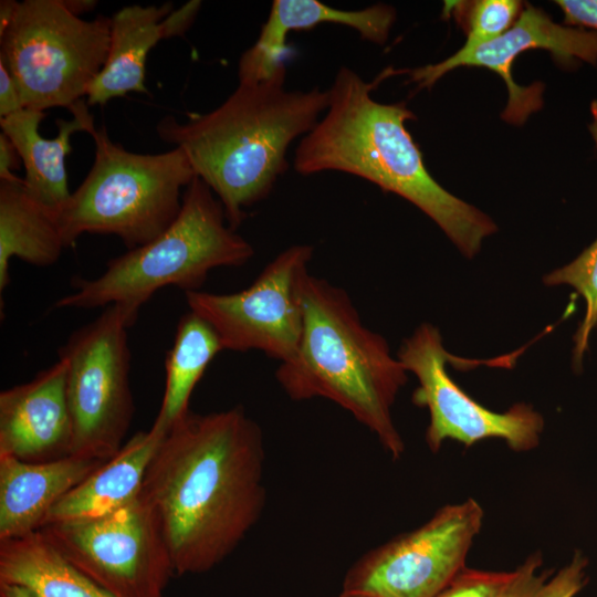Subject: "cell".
<instances>
[{
	"label": "cell",
	"mask_w": 597,
	"mask_h": 597,
	"mask_svg": "<svg viewBox=\"0 0 597 597\" xmlns=\"http://www.w3.org/2000/svg\"><path fill=\"white\" fill-rule=\"evenodd\" d=\"M260 426L241 406L187 411L167 430L140 494L157 512L175 575L224 561L260 520L266 500Z\"/></svg>",
	"instance_id": "1"
},
{
	"label": "cell",
	"mask_w": 597,
	"mask_h": 597,
	"mask_svg": "<svg viewBox=\"0 0 597 597\" xmlns=\"http://www.w3.org/2000/svg\"><path fill=\"white\" fill-rule=\"evenodd\" d=\"M390 71L368 83L349 67H339L328 88L324 116L295 149L294 169L304 176L342 171L396 193L432 219L463 255L473 258L496 226L430 175L407 130L406 122L416 116L406 103L387 104L371 97Z\"/></svg>",
	"instance_id": "2"
},
{
	"label": "cell",
	"mask_w": 597,
	"mask_h": 597,
	"mask_svg": "<svg viewBox=\"0 0 597 597\" xmlns=\"http://www.w3.org/2000/svg\"><path fill=\"white\" fill-rule=\"evenodd\" d=\"M285 73L239 81L216 109L188 114L185 123L166 116L156 126L160 139L184 150L233 230L249 207L270 195L289 167L290 145L315 127L329 104L328 90H285Z\"/></svg>",
	"instance_id": "3"
},
{
	"label": "cell",
	"mask_w": 597,
	"mask_h": 597,
	"mask_svg": "<svg viewBox=\"0 0 597 597\" xmlns=\"http://www.w3.org/2000/svg\"><path fill=\"white\" fill-rule=\"evenodd\" d=\"M303 331L293 357L275 378L293 400L325 398L348 411L392 459L405 451L391 416L408 380L387 341L366 327L347 292L308 274L303 284Z\"/></svg>",
	"instance_id": "4"
},
{
	"label": "cell",
	"mask_w": 597,
	"mask_h": 597,
	"mask_svg": "<svg viewBox=\"0 0 597 597\" xmlns=\"http://www.w3.org/2000/svg\"><path fill=\"white\" fill-rule=\"evenodd\" d=\"M253 254L252 244L229 227L213 191L196 176L184 190L179 214L161 234L108 261L100 276L75 277L74 292L55 307L128 303L140 308L165 286L198 291L211 270L242 265Z\"/></svg>",
	"instance_id": "5"
},
{
	"label": "cell",
	"mask_w": 597,
	"mask_h": 597,
	"mask_svg": "<svg viewBox=\"0 0 597 597\" xmlns=\"http://www.w3.org/2000/svg\"><path fill=\"white\" fill-rule=\"evenodd\" d=\"M93 165L56 214L65 248L84 233L118 237L128 250L145 245L177 218L182 188L196 177L184 150L137 154L109 139L105 127L92 134Z\"/></svg>",
	"instance_id": "6"
},
{
	"label": "cell",
	"mask_w": 597,
	"mask_h": 597,
	"mask_svg": "<svg viewBox=\"0 0 597 597\" xmlns=\"http://www.w3.org/2000/svg\"><path fill=\"white\" fill-rule=\"evenodd\" d=\"M111 21L83 20L62 0H24L0 34V60L11 73L23 108L72 107L105 65Z\"/></svg>",
	"instance_id": "7"
},
{
	"label": "cell",
	"mask_w": 597,
	"mask_h": 597,
	"mask_svg": "<svg viewBox=\"0 0 597 597\" xmlns=\"http://www.w3.org/2000/svg\"><path fill=\"white\" fill-rule=\"evenodd\" d=\"M139 310L128 303L106 306L59 350L67 364L71 454L106 461L124 444L135 411L127 329Z\"/></svg>",
	"instance_id": "8"
},
{
	"label": "cell",
	"mask_w": 597,
	"mask_h": 597,
	"mask_svg": "<svg viewBox=\"0 0 597 597\" xmlns=\"http://www.w3.org/2000/svg\"><path fill=\"white\" fill-rule=\"evenodd\" d=\"M39 531L114 597H163L175 575L158 514L140 493L105 515L49 523Z\"/></svg>",
	"instance_id": "9"
},
{
	"label": "cell",
	"mask_w": 597,
	"mask_h": 597,
	"mask_svg": "<svg viewBox=\"0 0 597 597\" xmlns=\"http://www.w3.org/2000/svg\"><path fill=\"white\" fill-rule=\"evenodd\" d=\"M483 516L473 499L442 506L421 526L359 557L347 570L342 591L363 597H436L467 567Z\"/></svg>",
	"instance_id": "10"
},
{
	"label": "cell",
	"mask_w": 597,
	"mask_h": 597,
	"mask_svg": "<svg viewBox=\"0 0 597 597\" xmlns=\"http://www.w3.org/2000/svg\"><path fill=\"white\" fill-rule=\"evenodd\" d=\"M313 254L310 244L285 249L239 292H186L189 311L213 327L224 349L260 350L280 363L287 362L302 336V290Z\"/></svg>",
	"instance_id": "11"
},
{
	"label": "cell",
	"mask_w": 597,
	"mask_h": 597,
	"mask_svg": "<svg viewBox=\"0 0 597 597\" xmlns=\"http://www.w3.org/2000/svg\"><path fill=\"white\" fill-rule=\"evenodd\" d=\"M452 356L444 349L439 329L420 324L406 338L398 359L418 379L412 402L429 411L426 442L432 452L446 440L471 447L488 439H501L516 452L536 448L544 429V419L532 406L520 402L504 412H496L470 397L447 371Z\"/></svg>",
	"instance_id": "12"
},
{
	"label": "cell",
	"mask_w": 597,
	"mask_h": 597,
	"mask_svg": "<svg viewBox=\"0 0 597 597\" xmlns=\"http://www.w3.org/2000/svg\"><path fill=\"white\" fill-rule=\"evenodd\" d=\"M546 50L557 62L570 65L576 60L597 64V31L554 22L542 9L526 4L515 23L502 35L475 48L413 69L410 78L419 87H431L446 73L460 66L485 67L504 81L509 102L502 114L504 121L521 125L542 107L543 85L520 86L512 75L515 59L528 50Z\"/></svg>",
	"instance_id": "13"
},
{
	"label": "cell",
	"mask_w": 597,
	"mask_h": 597,
	"mask_svg": "<svg viewBox=\"0 0 597 597\" xmlns=\"http://www.w3.org/2000/svg\"><path fill=\"white\" fill-rule=\"evenodd\" d=\"M67 364L60 358L30 381L0 392V457L43 462L71 454Z\"/></svg>",
	"instance_id": "14"
},
{
	"label": "cell",
	"mask_w": 597,
	"mask_h": 597,
	"mask_svg": "<svg viewBox=\"0 0 597 597\" xmlns=\"http://www.w3.org/2000/svg\"><path fill=\"white\" fill-rule=\"evenodd\" d=\"M396 12L387 4L360 10H342L318 0H274L255 43L239 61V81H261L286 70L287 35L334 23L356 30L363 40L384 44L395 22Z\"/></svg>",
	"instance_id": "15"
},
{
	"label": "cell",
	"mask_w": 597,
	"mask_h": 597,
	"mask_svg": "<svg viewBox=\"0 0 597 597\" xmlns=\"http://www.w3.org/2000/svg\"><path fill=\"white\" fill-rule=\"evenodd\" d=\"M103 462L74 454L43 462L0 457V541L38 532L51 509Z\"/></svg>",
	"instance_id": "16"
},
{
	"label": "cell",
	"mask_w": 597,
	"mask_h": 597,
	"mask_svg": "<svg viewBox=\"0 0 597 597\" xmlns=\"http://www.w3.org/2000/svg\"><path fill=\"white\" fill-rule=\"evenodd\" d=\"M86 101H80L70 111L71 121L59 118L55 124L57 135L48 139L40 135L39 125L44 112L23 108L8 117L0 118L2 133L15 146L25 169L23 186L41 205L55 212L64 207L71 193L65 168L66 156L71 153V136L76 132L90 135L96 129Z\"/></svg>",
	"instance_id": "17"
},
{
	"label": "cell",
	"mask_w": 597,
	"mask_h": 597,
	"mask_svg": "<svg viewBox=\"0 0 597 597\" xmlns=\"http://www.w3.org/2000/svg\"><path fill=\"white\" fill-rule=\"evenodd\" d=\"M166 432L167 429L154 422L150 429L135 433L51 509L44 525L102 516L137 498Z\"/></svg>",
	"instance_id": "18"
},
{
	"label": "cell",
	"mask_w": 597,
	"mask_h": 597,
	"mask_svg": "<svg viewBox=\"0 0 597 597\" xmlns=\"http://www.w3.org/2000/svg\"><path fill=\"white\" fill-rule=\"evenodd\" d=\"M171 11V2L159 7L132 4L109 18L107 59L87 91V105H104L129 92L149 94L145 85L147 55L163 40L160 22Z\"/></svg>",
	"instance_id": "19"
},
{
	"label": "cell",
	"mask_w": 597,
	"mask_h": 597,
	"mask_svg": "<svg viewBox=\"0 0 597 597\" xmlns=\"http://www.w3.org/2000/svg\"><path fill=\"white\" fill-rule=\"evenodd\" d=\"M64 248L56 213L27 191L23 179L0 180V292L10 282L12 258L49 266Z\"/></svg>",
	"instance_id": "20"
},
{
	"label": "cell",
	"mask_w": 597,
	"mask_h": 597,
	"mask_svg": "<svg viewBox=\"0 0 597 597\" xmlns=\"http://www.w3.org/2000/svg\"><path fill=\"white\" fill-rule=\"evenodd\" d=\"M0 584L23 586L40 597H114L72 566L40 531L0 541Z\"/></svg>",
	"instance_id": "21"
},
{
	"label": "cell",
	"mask_w": 597,
	"mask_h": 597,
	"mask_svg": "<svg viewBox=\"0 0 597 597\" xmlns=\"http://www.w3.org/2000/svg\"><path fill=\"white\" fill-rule=\"evenodd\" d=\"M224 350L213 327L189 311L179 321L165 360L166 383L155 423L165 429L190 410L189 400L212 359Z\"/></svg>",
	"instance_id": "22"
},
{
	"label": "cell",
	"mask_w": 597,
	"mask_h": 597,
	"mask_svg": "<svg viewBox=\"0 0 597 597\" xmlns=\"http://www.w3.org/2000/svg\"><path fill=\"white\" fill-rule=\"evenodd\" d=\"M542 556L530 555L509 572H491L468 566L436 597H522L546 572H541Z\"/></svg>",
	"instance_id": "23"
},
{
	"label": "cell",
	"mask_w": 597,
	"mask_h": 597,
	"mask_svg": "<svg viewBox=\"0 0 597 597\" xmlns=\"http://www.w3.org/2000/svg\"><path fill=\"white\" fill-rule=\"evenodd\" d=\"M523 8L517 0L448 2L444 13L453 14L467 32L464 45L455 53L467 54L502 35L515 23Z\"/></svg>",
	"instance_id": "24"
},
{
	"label": "cell",
	"mask_w": 597,
	"mask_h": 597,
	"mask_svg": "<svg viewBox=\"0 0 597 597\" xmlns=\"http://www.w3.org/2000/svg\"><path fill=\"white\" fill-rule=\"evenodd\" d=\"M543 282L549 286L569 285L585 300V317L574 336L573 360L579 368L590 333L597 325V239L574 261L546 274Z\"/></svg>",
	"instance_id": "25"
},
{
	"label": "cell",
	"mask_w": 597,
	"mask_h": 597,
	"mask_svg": "<svg viewBox=\"0 0 597 597\" xmlns=\"http://www.w3.org/2000/svg\"><path fill=\"white\" fill-rule=\"evenodd\" d=\"M587 558L576 552L555 574L544 576L522 597H575L587 583Z\"/></svg>",
	"instance_id": "26"
},
{
	"label": "cell",
	"mask_w": 597,
	"mask_h": 597,
	"mask_svg": "<svg viewBox=\"0 0 597 597\" xmlns=\"http://www.w3.org/2000/svg\"><path fill=\"white\" fill-rule=\"evenodd\" d=\"M566 25L597 31V0H557Z\"/></svg>",
	"instance_id": "27"
},
{
	"label": "cell",
	"mask_w": 597,
	"mask_h": 597,
	"mask_svg": "<svg viewBox=\"0 0 597 597\" xmlns=\"http://www.w3.org/2000/svg\"><path fill=\"white\" fill-rule=\"evenodd\" d=\"M201 3L199 0H190L167 14L160 22L163 40L184 35L192 25Z\"/></svg>",
	"instance_id": "28"
},
{
	"label": "cell",
	"mask_w": 597,
	"mask_h": 597,
	"mask_svg": "<svg viewBox=\"0 0 597 597\" xmlns=\"http://www.w3.org/2000/svg\"><path fill=\"white\" fill-rule=\"evenodd\" d=\"M23 109L18 86L6 64L0 60V118Z\"/></svg>",
	"instance_id": "29"
},
{
	"label": "cell",
	"mask_w": 597,
	"mask_h": 597,
	"mask_svg": "<svg viewBox=\"0 0 597 597\" xmlns=\"http://www.w3.org/2000/svg\"><path fill=\"white\" fill-rule=\"evenodd\" d=\"M21 157L10 140L3 133L0 134V180L19 181L21 178L14 175V170L20 168Z\"/></svg>",
	"instance_id": "30"
},
{
	"label": "cell",
	"mask_w": 597,
	"mask_h": 597,
	"mask_svg": "<svg viewBox=\"0 0 597 597\" xmlns=\"http://www.w3.org/2000/svg\"><path fill=\"white\" fill-rule=\"evenodd\" d=\"M18 3L19 2L14 0L0 1V34L4 32V30L12 21Z\"/></svg>",
	"instance_id": "31"
},
{
	"label": "cell",
	"mask_w": 597,
	"mask_h": 597,
	"mask_svg": "<svg viewBox=\"0 0 597 597\" xmlns=\"http://www.w3.org/2000/svg\"><path fill=\"white\" fill-rule=\"evenodd\" d=\"M62 2L72 14L78 18L92 11L97 6V1L95 0H62Z\"/></svg>",
	"instance_id": "32"
},
{
	"label": "cell",
	"mask_w": 597,
	"mask_h": 597,
	"mask_svg": "<svg viewBox=\"0 0 597 597\" xmlns=\"http://www.w3.org/2000/svg\"><path fill=\"white\" fill-rule=\"evenodd\" d=\"M0 597H40L32 590L10 584H0Z\"/></svg>",
	"instance_id": "33"
},
{
	"label": "cell",
	"mask_w": 597,
	"mask_h": 597,
	"mask_svg": "<svg viewBox=\"0 0 597 597\" xmlns=\"http://www.w3.org/2000/svg\"><path fill=\"white\" fill-rule=\"evenodd\" d=\"M336 597H363V596H357V595H352V594L341 591V594Z\"/></svg>",
	"instance_id": "34"
}]
</instances>
